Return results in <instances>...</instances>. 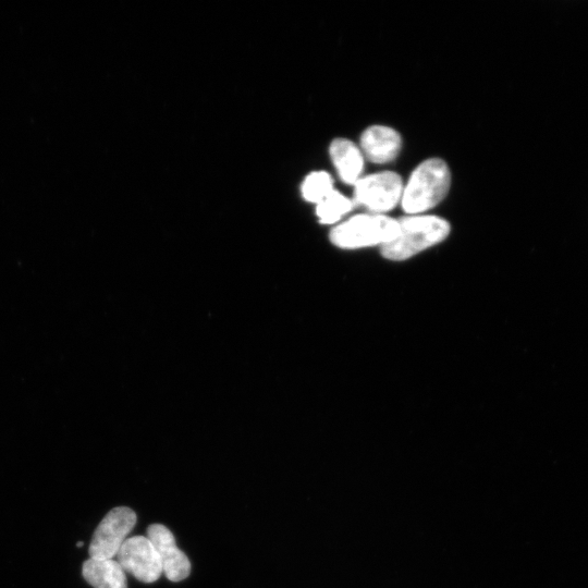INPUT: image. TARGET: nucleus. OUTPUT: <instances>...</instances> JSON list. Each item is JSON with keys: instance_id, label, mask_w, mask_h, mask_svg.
Masks as SVG:
<instances>
[{"instance_id": "f257e3e1", "label": "nucleus", "mask_w": 588, "mask_h": 588, "mask_svg": "<svg viewBox=\"0 0 588 588\" xmlns=\"http://www.w3.org/2000/svg\"><path fill=\"white\" fill-rule=\"evenodd\" d=\"M399 221L393 240L381 245L382 256L391 260H405L441 241L449 232L446 220L436 216H408Z\"/></svg>"}, {"instance_id": "f03ea898", "label": "nucleus", "mask_w": 588, "mask_h": 588, "mask_svg": "<svg viewBox=\"0 0 588 588\" xmlns=\"http://www.w3.org/2000/svg\"><path fill=\"white\" fill-rule=\"evenodd\" d=\"M451 174L439 158L421 162L412 173L402 193V207L409 215L420 213L438 205L446 195Z\"/></svg>"}, {"instance_id": "7ed1b4c3", "label": "nucleus", "mask_w": 588, "mask_h": 588, "mask_svg": "<svg viewBox=\"0 0 588 588\" xmlns=\"http://www.w3.org/2000/svg\"><path fill=\"white\" fill-rule=\"evenodd\" d=\"M399 221L378 213L355 216L330 232L331 242L341 248L383 245L395 237Z\"/></svg>"}, {"instance_id": "20e7f679", "label": "nucleus", "mask_w": 588, "mask_h": 588, "mask_svg": "<svg viewBox=\"0 0 588 588\" xmlns=\"http://www.w3.org/2000/svg\"><path fill=\"white\" fill-rule=\"evenodd\" d=\"M135 523L136 514L130 507L118 506L109 511L94 531L89 556L97 560L115 558Z\"/></svg>"}, {"instance_id": "39448f33", "label": "nucleus", "mask_w": 588, "mask_h": 588, "mask_svg": "<svg viewBox=\"0 0 588 588\" xmlns=\"http://www.w3.org/2000/svg\"><path fill=\"white\" fill-rule=\"evenodd\" d=\"M403 182L392 171H383L360 177L354 184L353 203L381 215L391 210L402 198Z\"/></svg>"}, {"instance_id": "423d86ee", "label": "nucleus", "mask_w": 588, "mask_h": 588, "mask_svg": "<svg viewBox=\"0 0 588 588\" xmlns=\"http://www.w3.org/2000/svg\"><path fill=\"white\" fill-rule=\"evenodd\" d=\"M115 558L124 572L139 581L150 584L162 575L160 558L152 542L145 536L127 538Z\"/></svg>"}, {"instance_id": "0eeeda50", "label": "nucleus", "mask_w": 588, "mask_h": 588, "mask_svg": "<svg viewBox=\"0 0 588 588\" xmlns=\"http://www.w3.org/2000/svg\"><path fill=\"white\" fill-rule=\"evenodd\" d=\"M147 538L152 542L162 566V574L171 581H181L191 573V563L176 543L172 532L161 524L147 528Z\"/></svg>"}, {"instance_id": "6e6552de", "label": "nucleus", "mask_w": 588, "mask_h": 588, "mask_svg": "<svg viewBox=\"0 0 588 588\" xmlns=\"http://www.w3.org/2000/svg\"><path fill=\"white\" fill-rule=\"evenodd\" d=\"M402 145L400 134L384 125H372L360 136L362 152L375 163H385L393 160Z\"/></svg>"}, {"instance_id": "1a4fd4ad", "label": "nucleus", "mask_w": 588, "mask_h": 588, "mask_svg": "<svg viewBox=\"0 0 588 588\" xmlns=\"http://www.w3.org/2000/svg\"><path fill=\"white\" fill-rule=\"evenodd\" d=\"M330 155L341 180L354 185L364 168L362 150L350 139L336 138L330 146Z\"/></svg>"}, {"instance_id": "9d476101", "label": "nucleus", "mask_w": 588, "mask_h": 588, "mask_svg": "<svg viewBox=\"0 0 588 588\" xmlns=\"http://www.w3.org/2000/svg\"><path fill=\"white\" fill-rule=\"evenodd\" d=\"M84 579L94 588H127L124 569L114 559H87L82 566Z\"/></svg>"}, {"instance_id": "9b49d317", "label": "nucleus", "mask_w": 588, "mask_h": 588, "mask_svg": "<svg viewBox=\"0 0 588 588\" xmlns=\"http://www.w3.org/2000/svg\"><path fill=\"white\" fill-rule=\"evenodd\" d=\"M353 200L338 191H331L317 204V216L322 223H334L353 208Z\"/></svg>"}, {"instance_id": "f8f14e48", "label": "nucleus", "mask_w": 588, "mask_h": 588, "mask_svg": "<svg viewBox=\"0 0 588 588\" xmlns=\"http://www.w3.org/2000/svg\"><path fill=\"white\" fill-rule=\"evenodd\" d=\"M331 191H333L332 179L324 171L310 173L302 184L303 197L311 203H320Z\"/></svg>"}, {"instance_id": "ddd939ff", "label": "nucleus", "mask_w": 588, "mask_h": 588, "mask_svg": "<svg viewBox=\"0 0 588 588\" xmlns=\"http://www.w3.org/2000/svg\"><path fill=\"white\" fill-rule=\"evenodd\" d=\"M84 542L83 541H78L76 542V547H83Z\"/></svg>"}]
</instances>
